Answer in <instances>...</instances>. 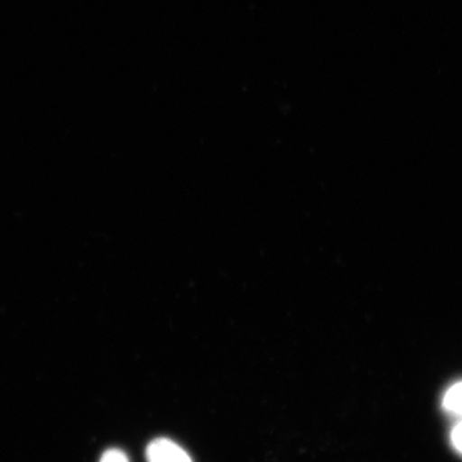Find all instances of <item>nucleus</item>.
<instances>
[{"instance_id":"nucleus-2","label":"nucleus","mask_w":462,"mask_h":462,"mask_svg":"<svg viewBox=\"0 0 462 462\" xmlns=\"http://www.w3.org/2000/svg\"><path fill=\"white\" fill-rule=\"evenodd\" d=\"M443 406L447 411L462 416V382L456 383L447 391L445 398H443Z\"/></svg>"},{"instance_id":"nucleus-1","label":"nucleus","mask_w":462,"mask_h":462,"mask_svg":"<svg viewBox=\"0 0 462 462\" xmlns=\"http://www.w3.org/2000/svg\"><path fill=\"white\" fill-rule=\"evenodd\" d=\"M148 462H193L184 448L169 438L152 440L145 451Z\"/></svg>"},{"instance_id":"nucleus-4","label":"nucleus","mask_w":462,"mask_h":462,"mask_svg":"<svg viewBox=\"0 0 462 462\" xmlns=\"http://www.w3.org/2000/svg\"><path fill=\"white\" fill-rule=\"evenodd\" d=\"M452 445L462 455V421L458 422L452 430Z\"/></svg>"},{"instance_id":"nucleus-3","label":"nucleus","mask_w":462,"mask_h":462,"mask_svg":"<svg viewBox=\"0 0 462 462\" xmlns=\"http://www.w3.org/2000/svg\"><path fill=\"white\" fill-rule=\"evenodd\" d=\"M99 462H130L126 452L120 448H109L103 452Z\"/></svg>"}]
</instances>
